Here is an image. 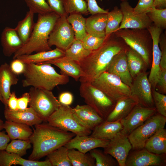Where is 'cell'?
Wrapping results in <instances>:
<instances>
[{
	"label": "cell",
	"instance_id": "obj_53",
	"mask_svg": "<svg viewBox=\"0 0 166 166\" xmlns=\"http://www.w3.org/2000/svg\"><path fill=\"white\" fill-rule=\"evenodd\" d=\"M30 95L29 93H25L18 98V109L23 110L27 108L30 101Z\"/></svg>",
	"mask_w": 166,
	"mask_h": 166
},
{
	"label": "cell",
	"instance_id": "obj_48",
	"mask_svg": "<svg viewBox=\"0 0 166 166\" xmlns=\"http://www.w3.org/2000/svg\"><path fill=\"white\" fill-rule=\"evenodd\" d=\"M159 46L161 52L160 63L161 69H166V35L165 33H162L159 41Z\"/></svg>",
	"mask_w": 166,
	"mask_h": 166
},
{
	"label": "cell",
	"instance_id": "obj_36",
	"mask_svg": "<svg viewBox=\"0 0 166 166\" xmlns=\"http://www.w3.org/2000/svg\"><path fill=\"white\" fill-rule=\"evenodd\" d=\"M68 150L62 146L49 154L47 158L52 166H72L68 156Z\"/></svg>",
	"mask_w": 166,
	"mask_h": 166
},
{
	"label": "cell",
	"instance_id": "obj_23",
	"mask_svg": "<svg viewBox=\"0 0 166 166\" xmlns=\"http://www.w3.org/2000/svg\"><path fill=\"white\" fill-rule=\"evenodd\" d=\"M46 63L56 66L60 69L61 74L71 77L76 81L84 76L79 63L65 56L40 64Z\"/></svg>",
	"mask_w": 166,
	"mask_h": 166
},
{
	"label": "cell",
	"instance_id": "obj_42",
	"mask_svg": "<svg viewBox=\"0 0 166 166\" xmlns=\"http://www.w3.org/2000/svg\"><path fill=\"white\" fill-rule=\"evenodd\" d=\"M29 10L34 14H44L52 11L46 0H25Z\"/></svg>",
	"mask_w": 166,
	"mask_h": 166
},
{
	"label": "cell",
	"instance_id": "obj_20",
	"mask_svg": "<svg viewBox=\"0 0 166 166\" xmlns=\"http://www.w3.org/2000/svg\"><path fill=\"white\" fill-rule=\"evenodd\" d=\"M72 112L74 117L80 124L91 131L105 120L87 105H77L72 108Z\"/></svg>",
	"mask_w": 166,
	"mask_h": 166
},
{
	"label": "cell",
	"instance_id": "obj_16",
	"mask_svg": "<svg viewBox=\"0 0 166 166\" xmlns=\"http://www.w3.org/2000/svg\"><path fill=\"white\" fill-rule=\"evenodd\" d=\"M166 154L157 155L144 148L130 152L125 166H163L166 165Z\"/></svg>",
	"mask_w": 166,
	"mask_h": 166
},
{
	"label": "cell",
	"instance_id": "obj_12",
	"mask_svg": "<svg viewBox=\"0 0 166 166\" xmlns=\"http://www.w3.org/2000/svg\"><path fill=\"white\" fill-rule=\"evenodd\" d=\"M120 6L123 17L117 31L124 29H147L153 23L147 14L135 13L127 1H122Z\"/></svg>",
	"mask_w": 166,
	"mask_h": 166
},
{
	"label": "cell",
	"instance_id": "obj_41",
	"mask_svg": "<svg viewBox=\"0 0 166 166\" xmlns=\"http://www.w3.org/2000/svg\"><path fill=\"white\" fill-rule=\"evenodd\" d=\"M64 6L68 16L74 12L84 14L89 13L87 2L84 0H64Z\"/></svg>",
	"mask_w": 166,
	"mask_h": 166
},
{
	"label": "cell",
	"instance_id": "obj_37",
	"mask_svg": "<svg viewBox=\"0 0 166 166\" xmlns=\"http://www.w3.org/2000/svg\"><path fill=\"white\" fill-rule=\"evenodd\" d=\"M68 156L72 166H96L95 160L89 153L72 149H69Z\"/></svg>",
	"mask_w": 166,
	"mask_h": 166
},
{
	"label": "cell",
	"instance_id": "obj_19",
	"mask_svg": "<svg viewBox=\"0 0 166 166\" xmlns=\"http://www.w3.org/2000/svg\"><path fill=\"white\" fill-rule=\"evenodd\" d=\"M110 140L91 137L76 135L64 146L68 149H74L84 153L97 148H105Z\"/></svg>",
	"mask_w": 166,
	"mask_h": 166
},
{
	"label": "cell",
	"instance_id": "obj_27",
	"mask_svg": "<svg viewBox=\"0 0 166 166\" xmlns=\"http://www.w3.org/2000/svg\"><path fill=\"white\" fill-rule=\"evenodd\" d=\"M123 129L122 120L113 121L105 120L96 127L90 136L111 140Z\"/></svg>",
	"mask_w": 166,
	"mask_h": 166
},
{
	"label": "cell",
	"instance_id": "obj_57",
	"mask_svg": "<svg viewBox=\"0 0 166 166\" xmlns=\"http://www.w3.org/2000/svg\"><path fill=\"white\" fill-rule=\"evenodd\" d=\"M4 123L3 121L0 119V131L3 128Z\"/></svg>",
	"mask_w": 166,
	"mask_h": 166
},
{
	"label": "cell",
	"instance_id": "obj_7",
	"mask_svg": "<svg viewBox=\"0 0 166 166\" xmlns=\"http://www.w3.org/2000/svg\"><path fill=\"white\" fill-rule=\"evenodd\" d=\"M29 103L43 121L47 122L50 116L61 105L52 91L32 87L29 92Z\"/></svg>",
	"mask_w": 166,
	"mask_h": 166
},
{
	"label": "cell",
	"instance_id": "obj_1",
	"mask_svg": "<svg viewBox=\"0 0 166 166\" xmlns=\"http://www.w3.org/2000/svg\"><path fill=\"white\" fill-rule=\"evenodd\" d=\"M128 47L123 40L114 33L105 37L101 46L91 52L79 63L84 73L81 82H90L106 71L114 56Z\"/></svg>",
	"mask_w": 166,
	"mask_h": 166
},
{
	"label": "cell",
	"instance_id": "obj_25",
	"mask_svg": "<svg viewBox=\"0 0 166 166\" xmlns=\"http://www.w3.org/2000/svg\"><path fill=\"white\" fill-rule=\"evenodd\" d=\"M138 104L137 99L132 96H125L117 100L112 111L105 121H113L124 119Z\"/></svg>",
	"mask_w": 166,
	"mask_h": 166
},
{
	"label": "cell",
	"instance_id": "obj_49",
	"mask_svg": "<svg viewBox=\"0 0 166 166\" xmlns=\"http://www.w3.org/2000/svg\"><path fill=\"white\" fill-rule=\"evenodd\" d=\"M10 65L11 70L16 75L23 74L26 69V64L16 58L11 62Z\"/></svg>",
	"mask_w": 166,
	"mask_h": 166
},
{
	"label": "cell",
	"instance_id": "obj_32",
	"mask_svg": "<svg viewBox=\"0 0 166 166\" xmlns=\"http://www.w3.org/2000/svg\"><path fill=\"white\" fill-rule=\"evenodd\" d=\"M126 54L129 71L133 79L139 73L143 71L145 67L147 65L142 57L129 46Z\"/></svg>",
	"mask_w": 166,
	"mask_h": 166
},
{
	"label": "cell",
	"instance_id": "obj_43",
	"mask_svg": "<svg viewBox=\"0 0 166 166\" xmlns=\"http://www.w3.org/2000/svg\"><path fill=\"white\" fill-rule=\"evenodd\" d=\"M156 26L163 30L166 28V8L158 9L155 8L147 14Z\"/></svg>",
	"mask_w": 166,
	"mask_h": 166
},
{
	"label": "cell",
	"instance_id": "obj_11",
	"mask_svg": "<svg viewBox=\"0 0 166 166\" xmlns=\"http://www.w3.org/2000/svg\"><path fill=\"white\" fill-rule=\"evenodd\" d=\"M67 17L60 16L55 22L49 38L48 44L50 47L54 45L65 51L74 40V33Z\"/></svg>",
	"mask_w": 166,
	"mask_h": 166
},
{
	"label": "cell",
	"instance_id": "obj_50",
	"mask_svg": "<svg viewBox=\"0 0 166 166\" xmlns=\"http://www.w3.org/2000/svg\"><path fill=\"white\" fill-rule=\"evenodd\" d=\"M87 3L88 10L91 14L98 13H107L109 12V10H105L100 7L96 0H87Z\"/></svg>",
	"mask_w": 166,
	"mask_h": 166
},
{
	"label": "cell",
	"instance_id": "obj_26",
	"mask_svg": "<svg viewBox=\"0 0 166 166\" xmlns=\"http://www.w3.org/2000/svg\"><path fill=\"white\" fill-rule=\"evenodd\" d=\"M19 165L22 166H52L49 160L43 161L26 160L18 154L9 153L5 150H0V166Z\"/></svg>",
	"mask_w": 166,
	"mask_h": 166
},
{
	"label": "cell",
	"instance_id": "obj_13",
	"mask_svg": "<svg viewBox=\"0 0 166 166\" xmlns=\"http://www.w3.org/2000/svg\"><path fill=\"white\" fill-rule=\"evenodd\" d=\"M130 88L131 95L136 98L139 105L146 107H154L151 85L145 71L140 72L133 79Z\"/></svg>",
	"mask_w": 166,
	"mask_h": 166
},
{
	"label": "cell",
	"instance_id": "obj_21",
	"mask_svg": "<svg viewBox=\"0 0 166 166\" xmlns=\"http://www.w3.org/2000/svg\"><path fill=\"white\" fill-rule=\"evenodd\" d=\"M4 115L7 121H14L32 126L41 123L43 121L31 107L23 109L11 110L5 108Z\"/></svg>",
	"mask_w": 166,
	"mask_h": 166
},
{
	"label": "cell",
	"instance_id": "obj_33",
	"mask_svg": "<svg viewBox=\"0 0 166 166\" xmlns=\"http://www.w3.org/2000/svg\"><path fill=\"white\" fill-rule=\"evenodd\" d=\"M34 14L29 10L27 11L24 18L18 22L15 28L24 45L28 42L33 31L35 23Z\"/></svg>",
	"mask_w": 166,
	"mask_h": 166
},
{
	"label": "cell",
	"instance_id": "obj_28",
	"mask_svg": "<svg viewBox=\"0 0 166 166\" xmlns=\"http://www.w3.org/2000/svg\"><path fill=\"white\" fill-rule=\"evenodd\" d=\"M107 13L91 14L86 18V30L87 33L98 37L105 38Z\"/></svg>",
	"mask_w": 166,
	"mask_h": 166
},
{
	"label": "cell",
	"instance_id": "obj_17",
	"mask_svg": "<svg viewBox=\"0 0 166 166\" xmlns=\"http://www.w3.org/2000/svg\"><path fill=\"white\" fill-rule=\"evenodd\" d=\"M147 29L151 34L152 41V62L148 79L151 87L154 88L158 81L161 70L160 63L161 52L159 43L163 30L156 26L153 23Z\"/></svg>",
	"mask_w": 166,
	"mask_h": 166
},
{
	"label": "cell",
	"instance_id": "obj_56",
	"mask_svg": "<svg viewBox=\"0 0 166 166\" xmlns=\"http://www.w3.org/2000/svg\"><path fill=\"white\" fill-rule=\"evenodd\" d=\"M153 5L154 7L156 9H165L166 0H154Z\"/></svg>",
	"mask_w": 166,
	"mask_h": 166
},
{
	"label": "cell",
	"instance_id": "obj_55",
	"mask_svg": "<svg viewBox=\"0 0 166 166\" xmlns=\"http://www.w3.org/2000/svg\"><path fill=\"white\" fill-rule=\"evenodd\" d=\"M10 140L5 131H0V150L6 149Z\"/></svg>",
	"mask_w": 166,
	"mask_h": 166
},
{
	"label": "cell",
	"instance_id": "obj_47",
	"mask_svg": "<svg viewBox=\"0 0 166 166\" xmlns=\"http://www.w3.org/2000/svg\"><path fill=\"white\" fill-rule=\"evenodd\" d=\"M47 2L52 11L60 16H68L65 10L64 0H47Z\"/></svg>",
	"mask_w": 166,
	"mask_h": 166
},
{
	"label": "cell",
	"instance_id": "obj_45",
	"mask_svg": "<svg viewBox=\"0 0 166 166\" xmlns=\"http://www.w3.org/2000/svg\"><path fill=\"white\" fill-rule=\"evenodd\" d=\"M152 96L156 112L166 117V96L155 90L153 91Z\"/></svg>",
	"mask_w": 166,
	"mask_h": 166
},
{
	"label": "cell",
	"instance_id": "obj_46",
	"mask_svg": "<svg viewBox=\"0 0 166 166\" xmlns=\"http://www.w3.org/2000/svg\"><path fill=\"white\" fill-rule=\"evenodd\" d=\"M154 0H139L137 4L133 8L134 11L138 14H147L154 8Z\"/></svg>",
	"mask_w": 166,
	"mask_h": 166
},
{
	"label": "cell",
	"instance_id": "obj_2",
	"mask_svg": "<svg viewBox=\"0 0 166 166\" xmlns=\"http://www.w3.org/2000/svg\"><path fill=\"white\" fill-rule=\"evenodd\" d=\"M35 128L29 140L33 150L28 157L32 160H38L59 147L64 146L75 134L47 123L34 125Z\"/></svg>",
	"mask_w": 166,
	"mask_h": 166
},
{
	"label": "cell",
	"instance_id": "obj_6",
	"mask_svg": "<svg viewBox=\"0 0 166 166\" xmlns=\"http://www.w3.org/2000/svg\"><path fill=\"white\" fill-rule=\"evenodd\" d=\"M79 91L80 96L86 105L105 120L113 110L116 102L89 83L81 82Z\"/></svg>",
	"mask_w": 166,
	"mask_h": 166
},
{
	"label": "cell",
	"instance_id": "obj_4",
	"mask_svg": "<svg viewBox=\"0 0 166 166\" xmlns=\"http://www.w3.org/2000/svg\"><path fill=\"white\" fill-rule=\"evenodd\" d=\"M55 12L38 14L30 36L26 43L13 56V59L25 54L52 50L48 44L49 35L54 24L60 17Z\"/></svg>",
	"mask_w": 166,
	"mask_h": 166
},
{
	"label": "cell",
	"instance_id": "obj_3",
	"mask_svg": "<svg viewBox=\"0 0 166 166\" xmlns=\"http://www.w3.org/2000/svg\"><path fill=\"white\" fill-rule=\"evenodd\" d=\"M51 65L49 63L26 64L22 86L52 91L57 85L68 83L69 77L57 73Z\"/></svg>",
	"mask_w": 166,
	"mask_h": 166
},
{
	"label": "cell",
	"instance_id": "obj_34",
	"mask_svg": "<svg viewBox=\"0 0 166 166\" xmlns=\"http://www.w3.org/2000/svg\"><path fill=\"white\" fill-rule=\"evenodd\" d=\"M67 19L73 30L75 38L82 41L87 34L86 30V20L82 14L77 12L69 14Z\"/></svg>",
	"mask_w": 166,
	"mask_h": 166
},
{
	"label": "cell",
	"instance_id": "obj_54",
	"mask_svg": "<svg viewBox=\"0 0 166 166\" xmlns=\"http://www.w3.org/2000/svg\"><path fill=\"white\" fill-rule=\"evenodd\" d=\"M18 98L15 92H12L7 102L8 109L11 110L18 109Z\"/></svg>",
	"mask_w": 166,
	"mask_h": 166
},
{
	"label": "cell",
	"instance_id": "obj_44",
	"mask_svg": "<svg viewBox=\"0 0 166 166\" xmlns=\"http://www.w3.org/2000/svg\"><path fill=\"white\" fill-rule=\"evenodd\" d=\"M105 38L98 37L87 34L82 42L86 49L93 51L101 46L104 41Z\"/></svg>",
	"mask_w": 166,
	"mask_h": 166
},
{
	"label": "cell",
	"instance_id": "obj_51",
	"mask_svg": "<svg viewBox=\"0 0 166 166\" xmlns=\"http://www.w3.org/2000/svg\"><path fill=\"white\" fill-rule=\"evenodd\" d=\"M160 69V77L156 87L160 90V93L164 94L166 93V69Z\"/></svg>",
	"mask_w": 166,
	"mask_h": 166
},
{
	"label": "cell",
	"instance_id": "obj_10",
	"mask_svg": "<svg viewBox=\"0 0 166 166\" xmlns=\"http://www.w3.org/2000/svg\"><path fill=\"white\" fill-rule=\"evenodd\" d=\"M166 122V117L156 113L133 130L128 136L132 149L144 148L147 140L159 129L164 128Z\"/></svg>",
	"mask_w": 166,
	"mask_h": 166
},
{
	"label": "cell",
	"instance_id": "obj_40",
	"mask_svg": "<svg viewBox=\"0 0 166 166\" xmlns=\"http://www.w3.org/2000/svg\"><path fill=\"white\" fill-rule=\"evenodd\" d=\"M31 147L29 140L13 139L8 144L5 150L9 153H15L22 157L26 154L27 150Z\"/></svg>",
	"mask_w": 166,
	"mask_h": 166
},
{
	"label": "cell",
	"instance_id": "obj_59",
	"mask_svg": "<svg viewBox=\"0 0 166 166\" xmlns=\"http://www.w3.org/2000/svg\"><path fill=\"white\" fill-rule=\"evenodd\" d=\"M121 1H124V0H126V1H127L128 0H121Z\"/></svg>",
	"mask_w": 166,
	"mask_h": 166
},
{
	"label": "cell",
	"instance_id": "obj_58",
	"mask_svg": "<svg viewBox=\"0 0 166 166\" xmlns=\"http://www.w3.org/2000/svg\"><path fill=\"white\" fill-rule=\"evenodd\" d=\"M0 101L3 103V99L0 92Z\"/></svg>",
	"mask_w": 166,
	"mask_h": 166
},
{
	"label": "cell",
	"instance_id": "obj_35",
	"mask_svg": "<svg viewBox=\"0 0 166 166\" xmlns=\"http://www.w3.org/2000/svg\"><path fill=\"white\" fill-rule=\"evenodd\" d=\"M92 51L84 47L81 41L75 38L69 47L65 51V56L79 63L87 57Z\"/></svg>",
	"mask_w": 166,
	"mask_h": 166
},
{
	"label": "cell",
	"instance_id": "obj_9",
	"mask_svg": "<svg viewBox=\"0 0 166 166\" xmlns=\"http://www.w3.org/2000/svg\"><path fill=\"white\" fill-rule=\"evenodd\" d=\"M89 83L116 102L123 97L131 95L129 86L124 83L118 77L106 71Z\"/></svg>",
	"mask_w": 166,
	"mask_h": 166
},
{
	"label": "cell",
	"instance_id": "obj_30",
	"mask_svg": "<svg viewBox=\"0 0 166 166\" xmlns=\"http://www.w3.org/2000/svg\"><path fill=\"white\" fill-rule=\"evenodd\" d=\"M3 128L5 129L10 140H29L33 133L29 125L7 120L4 123Z\"/></svg>",
	"mask_w": 166,
	"mask_h": 166
},
{
	"label": "cell",
	"instance_id": "obj_15",
	"mask_svg": "<svg viewBox=\"0 0 166 166\" xmlns=\"http://www.w3.org/2000/svg\"><path fill=\"white\" fill-rule=\"evenodd\" d=\"M104 152L113 157L119 166H125V162L132 146L128 136L117 133L104 148Z\"/></svg>",
	"mask_w": 166,
	"mask_h": 166
},
{
	"label": "cell",
	"instance_id": "obj_14",
	"mask_svg": "<svg viewBox=\"0 0 166 166\" xmlns=\"http://www.w3.org/2000/svg\"><path fill=\"white\" fill-rule=\"evenodd\" d=\"M156 112L154 107H146L136 105L126 117L121 119L123 129L121 132L128 136Z\"/></svg>",
	"mask_w": 166,
	"mask_h": 166
},
{
	"label": "cell",
	"instance_id": "obj_38",
	"mask_svg": "<svg viewBox=\"0 0 166 166\" xmlns=\"http://www.w3.org/2000/svg\"><path fill=\"white\" fill-rule=\"evenodd\" d=\"M123 14L120 9L115 6L108 12L105 30V37L116 31L119 28L123 19Z\"/></svg>",
	"mask_w": 166,
	"mask_h": 166
},
{
	"label": "cell",
	"instance_id": "obj_29",
	"mask_svg": "<svg viewBox=\"0 0 166 166\" xmlns=\"http://www.w3.org/2000/svg\"><path fill=\"white\" fill-rule=\"evenodd\" d=\"M65 55V51L56 47L50 50L39 52L34 54L20 55L16 58L25 64H39L64 56Z\"/></svg>",
	"mask_w": 166,
	"mask_h": 166
},
{
	"label": "cell",
	"instance_id": "obj_52",
	"mask_svg": "<svg viewBox=\"0 0 166 166\" xmlns=\"http://www.w3.org/2000/svg\"><path fill=\"white\" fill-rule=\"evenodd\" d=\"M73 97L71 93L65 92L61 93L58 97V101L62 104L69 105H71L73 101Z\"/></svg>",
	"mask_w": 166,
	"mask_h": 166
},
{
	"label": "cell",
	"instance_id": "obj_39",
	"mask_svg": "<svg viewBox=\"0 0 166 166\" xmlns=\"http://www.w3.org/2000/svg\"><path fill=\"white\" fill-rule=\"evenodd\" d=\"M89 152L95 160L96 166H119L117 161L111 156L101 150L94 148Z\"/></svg>",
	"mask_w": 166,
	"mask_h": 166
},
{
	"label": "cell",
	"instance_id": "obj_22",
	"mask_svg": "<svg viewBox=\"0 0 166 166\" xmlns=\"http://www.w3.org/2000/svg\"><path fill=\"white\" fill-rule=\"evenodd\" d=\"M1 43L4 55L9 57L24 45L15 28H5L1 35Z\"/></svg>",
	"mask_w": 166,
	"mask_h": 166
},
{
	"label": "cell",
	"instance_id": "obj_5",
	"mask_svg": "<svg viewBox=\"0 0 166 166\" xmlns=\"http://www.w3.org/2000/svg\"><path fill=\"white\" fill-rule=\"evenodd\" d=\"M114 33L117 36L121 38L128 46L139 53L147 66L149 65L152 41L147 29H124Z\"/></svg>",
	"mask_w": 166,
	"mask_h": 166
},
{
	"label": "cell",
	"instance_id": "obj_8",
	"mask_svg": "<svg viewBox=\"0 0 166 166\" xmlns=\"http://www.w3.org/2000/svg\"><path fill=\"white\" fill-rule=\"evenodd\" d=\"M72 108L61 104L59 108L49 117L50 125L62 130L74 133L76 135L89 136L92 131L80 124L74 117Z\"/></svg>",
	"mask_w": 166,
	"mask_h": 166
},
{
	"label": "cell",
	"instance_id": "obj_18",
	"mask_svg": "<svg viewBox=\"0 0 166 166\" xmlns=\"http://www.w3.org/2000/svg\"><path fill=\"white\" fill-rule=\"evenodd\" d=\"M128 48L114 56L106 71L118 77L130 87L133 79L129 72L127 62L126 52Z\"/></svg>",
	"mask_w": 166,
	"mask_h": 166
},
{
	"label": "cell",
	"instance_id": "obj_31",
	"mask_svg": "<svg viewBox=\"0 0 166 166\" xmlns=\"http://www.w3.org/2000/svg\"><path fill=\"white\" fill-rule=\"evenodd\" d=\"M149 152L157 155L166 153V130H158L146 141L144 147Z\"/></svg>",
	"mask_w": 166,
	"mask_h": 166
},
{
	"label": "cell",
	"instance_id": "obj_24",
	"mask_svg": "<svg viewBox=\"0 0 166 166\" xmlns=\"http://www.w3.org/2000/svg\"><path fill=\"white\" fill-rule=\"evenodd\" d=\"M17 76L11 70L7 63H5L0 66V92L5 108L8 107L7 101L11 93V87L16 85L18 81Z\"/></svg>",
	"mask_w": 166,
	"mask_h": 166
}]
</instances>
